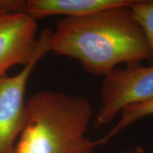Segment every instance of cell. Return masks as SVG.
<instances>
[{
    "label": "cell",
    "instance_id": "cell-1",
    "mask_svg": "<svg viewBox=\"0 0 153 153\" xmlns=\"http://www.w3.org/2000/svg\"><path fill=\"white\" fill-rule=\"evenodd\" d=\"M50 52L79 61L88 73L104 76L120 64L150 58L144 32L129 4L57 21Z\"/></svg>",
    "mask_w": 153,
    "mask_h": 153
},
{
    "label": "cell",
    "instance_id": "cell-2",
    "mask_svg": "<svg viewBox=\"0 0 153 153\" xmlns=\"http://www.w3.org/2000/svg\"><path fill=\"white\" fill-rule=\"evenodd\" d=\"M94 116L81 96L41 91L26 100L24 128L14 153H93L94 141L85 136Z\"/></svg>",
    "mask_w": 153,
    "mask_h": 153
},
{
    "label": "cell",
    "instance_id": "cell-3",
    "mask_svg": "<svg viewBox=\"0 0 153 153\" xmlns=\"http://www.w3.org/2000/svg\"><path fill=\"white\" fill-rule=\"evenodd\" d=\"M100 95L97 128L109 123L126 107L153 99V65L136 63L115 68L104 76Z\"/></svg>",
    "mask_w": 153,
    "mask_h": 153
},
{
    "label": "cell",
    "instance_id": "cell-4",
    "mask_svg": "<svg viewBox=\"0 0 153 153\" xmlns=\"http://www.w3.org/2000/svg\"><path fill=\"white\" fill-rule=\"evenodd\" d=\"M52 29L45 28L39 36V47L30 62L19 73L0 77V153H14L26 118V86L39 61L50 53Z\"/></svg>",
    "mask_w": 153,
    "mask_h": 153
},
{
    "label": "cell",
    "instance_id": "cell-5",
    "mask_svg": "<svg viewBox=\"0 0 153 153\" xmlns=\"http://www.w3.org/2000/svg\"><path fill=\"white\" fill-rule=\"evenodd\" d=\"M38 47L36 19L26 11L0 13V77L13 67L28 65Z\"/></svg>",
    "mask_w": 153,
    "mask_h": 153
},
{
    "label": "cell",
    "instance_id": "cell-6",
    "mask_svg": "<svg viewBox=\"0 0 153 153\" xmlns=\"http://www.w3.org/2000/svg\"><path fill=\"white\" fill-rule=\"evenodd\" d=\"M133 0H26V12L36 21L62 15L79 18L104 9L130 4Z\"/></svg>",
    "mask_w": 153,
    "mask_h": 153
},
{
    "label": "cell",
    "instance_id": "cell-7",
    "mask_svg": "<svg viewBox=\"0 0 153 153\" xmlns=\"http://www.w3.org/2000/svg\"><path fill=\"white\" fill-rule=\"evenodd\" d=\"M153 115V99L147 102L131 105L121 111V117L114 128L101 138L94 141L96 146L104 145L136 120Z\"/></svg>",
    "mask_w": 153,
    "mask_h": 153
},
{
    "label": "cell",
    "instance_id": "cell-8",
    "mask_svg": "<svg viewBox=\"0 0 153 153\" xmlns=\"http://www.w3.org/2000/svg\"><path fill=\"white\" fill-rule=\"evenodd\" d=\"M134 19L138 23L146 38L153 59V1H133L129 4Z\"/></svg>",
    "mask_w": 153,
    "mask_h": 153
},
{
    "label": "cell",
    "instance_id": "cell-9",
    "mask_svg": "<svg viewBox=\"0 0 153 153\" xmlns=\"http://www.w3.org/2000/svg\"><path fill=\"white\" fill-rule=\"evenodd\" d=\"M5 11H26L24 0H0V13Z\"/></svg>",
    "mask_w": 153,
    "mask_h": 153
},
{
    "label": "cell",
    "instance_id": "cell-10",
    "mask_svg": "<svg viewBox=\"0 0 153 153\" xmlns=\"http://www.w3.org/2000/svg\"><path fill=\"white\" fill-rule=\"evenodd\" d=\"M123 153H146L144 149L141 147H137L134 150H130V151H126Z\"/></svg>",
    "mask_w": 153,
    "mask_h": 153
}]
</instances>
